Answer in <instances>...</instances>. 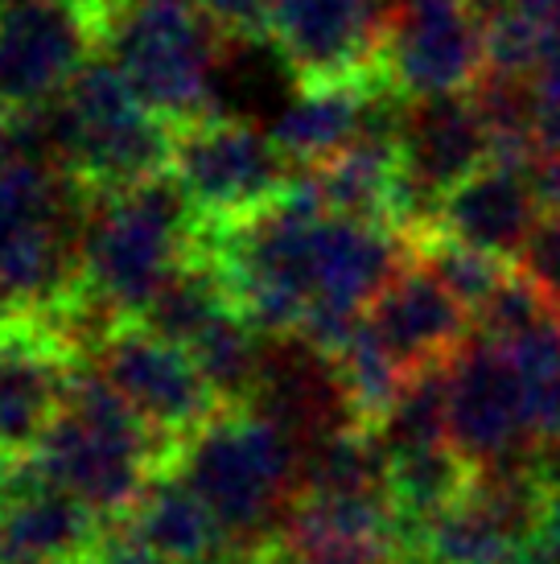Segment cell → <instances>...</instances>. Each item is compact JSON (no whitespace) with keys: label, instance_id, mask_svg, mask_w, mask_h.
<instances>
[{"label":"cell","instance_id":"obj_1","mask_svg":"<svg viewBox=\"0 0 560 564\" xmlns=\"http://www.w3.org/2000/svg\"><path fill=\"white\" fill-rule=\"evenodd\" d=\"M25 462L99 519H125L157 474L173 466V445L140 421L95 362L78 359L63 412Z\"/></svg>","mask_w":560,"mask_h":564},{"label":"cell","instance_id":"obj_2","mask_svg":"<svg viewBox=\"0 0 560 564\" xmlns=\"http://www.w3.org/2000/svg\"><path fill=\"white\" fill-rule=\"evenodd\" d=\"M301 457L305 445L297 433L265 408L239 404L223 408L215 421L182 441L170 470L203 495L231 552L265 556L301 495Z\"/></svg>","mask_w":560,"mask_h":564},{"label":"cell","instance_id":"obj_3","mask_svg":"<svg viewBox=\"0 0 560 564\" xmlns=\"http://www.w3.org/2000/svg\"><path fill=\"white\" fill-rule=\"evenodd\" d=\"M87 206L91 215L78 231V281L120 322H137L194 256L203 223L173 173Z\"/></svg>","mask_w":560,"mask_h":564},{"label":"cell","instance_id":"obj_4","mask_svg":"<svg viewBox=\"0 0 560 564\" xmlns=\"http://www.w3.org/2000/svg\"><path fill=\"white\" fill-rule=\"evenodd\" d=\"M173 132L104 50L58 95V165L87 203L170 173Z\"/></svg>","mask_w":560,"mask_h":564},{"label":"cell","instance_id":"obj_5","mask_svg":"<svg viewBox=\"0 0 560 564\" xmlns=\"http://www.w3.org/2000/svg\"><path fill=\"white\" fill-rule=\"evenodd\" d=\"M223 33L194 0H128L104 30V54L132 83L140 104L173 128L211 116Z\"/></svg>","mask_w":560,"mask_h":564},{"label":"cell","instance_id":"obj_6","mask_svg":"<svg viewBox=\"0 0 560 564\" xmlns=\"http://www.w3.org/2000/svg\"><path fill=\"white\" fill-rule=\"evenodd\" d=\"M170 173L186 189L203 227H223L260 210L297 182V165L260 128L231 116H203L173 132Z\"/></svg>","mask_w":560,"mask_h":564},{"label":"cell","instance_id":"obj_7","mask_svg":"<svg viewBox=\"0 0 560 564\" xmlns=\"http://www.w3.org/2000/svg\"><path fill=\"white\" fill-rule=\"evenodd\" d=\"M91 362L111 379V388L125 395L140 421L161 441H170L173 454L223 412L194 355L144 322H116L108 338L95 346Z\"/></svg>","mask_w":560,"mask_h":564},{"label":"cell","instance_id":"obj_8","mask_svg":"<svg viewBox=\"0 0 560 564\" xmlns=\"http://www.w3.org/2000/svg\"><path fill=\"white\" fill-rule=\"evenodd\" d=\"M104 50V25L71 0H0V116L58 99Z\"/></svg>","mask_w":560,"mask_h":564},{"label":"cell","instance_id":"obj_9","mask_svg":"<svg viewBox=\"0 0 560 564\" xmlns=\"http://www.w3.org/2000/svg\"><path fill=\"white\" fill-rule=\"evenodd\" d=\"M400 165L405 186L396 227L408 239H420L437 227L441 198L491 165V132L470 91L408 99L400 124Z\"/></svg>","mask_w":560,"mask_h":564},{"label":"cell","instance_id":"obj_10","mask_svg":"<svg viewBox=\"0 0 560 564\" xmlns=\"http://www.w3.org/2000/svg\"><path fill=\"white\" fill-rule=\"evenodd\" d=\"M396 0H265V37L301 83L384 70Z\"/></svg>","mask_w":560,"mask_h":564},{"label":"cell","instance_id":"obj_11","mask_svg":"<svg viewBox=\"0 0 560 564\" xmlns=\"http://www.w3.org/2000/svg\"><path fill=\"white\" fill-rule=\"evenodd\" d=\"M450 388V441L474 466H498L540 454L531 437L528 388L503 346L470 334L445 362Z\"/></svg>","mask_w":560,"mask_h":564},{"label":"cell","instance_id":"obj_12","mask_svg":"<svg viewBox=\"0 0 560 564\" xmlns=\"http://www.w3.org/2000/svg\"><path fill=\"white\" fill-rule=\"evenodd\" d=\"M384 66L405 99L470 91L486 70L483 21L470 0H396Z\"/></svg>","mask_w":560,"mask_h":564},{"label":"cell","instance_id":"obj_13","mask_svg":"<svg viewBox=\"0 0 560 564\" xmlns=\"http://www.w3.org/2000/svg\"><path fill=\"white\" fill-rule=\"evenodd\" d=\"M78 355L46 314L0 322V445L25 457L63 412Z\"/></svg>","mask_w":560,"mask_h":564},{"label":"cell","instance_id":"obj_14","mask_svg":"<svg viewBox=\"0 0 560 564\" xmlns=\"http://www.w3.org/2000/svg\"><path fill=\"white\" fill-rule=\"evenodd\" d=\"M87 502L37 478L17 457L0 478V564H78L104 540Z\"/></svg>","mask_w":560,"mask_h":564},{"label":"cell","instance_id":"obj_15","mask_svg":"<svg viewBox=\"0 0 560 564\" xmlns=\"http://www.w3.org/2000/svg\"><path fill=\"white\" fill-rule=\"evenodd\" d=\"M363 322L405 371L450 362L474 329L470 326V310L437 281L433 268L424 264L417 251L384 284V293L367 305Z\"/></svg>","mask_w":560,"mask_h":564},{"label":"cell","instance_id":"obj_16","mask_svg":"<svg viewBox=\"0 0 560 564\" xmlns=\"http://www.w3.org/2000/svg\"><path fill=\"white\" fill-rule=\"evenodd\" d=\"M408 260H412V239L405 231H396L388 223L322 210L310 243V305L367 317V305L384 293V284Z\"/></svg>","mask_w":560,"mask_h":564},{"label":"cell","instance_id":"obj_17","mask_svg":"<svg viewBox=\"0 0 560 564\" xmlns=\"http://www.w3.org/2000/svg\"><path fill=\"white\" fill-rule=\"evenodd\" d=\"M388 95H396L388 66L371 75H351V79L301 83L297 99L280 108L268 137L297 170H313L334 153L351 149L371 128L375 111Z\"/></svg>","mask_w":560,"mask_h":564},{"label":"cell","instance_id":"obj_18","mask_svg":"<svg viewBox=\"0 0 560 564\" xmlns=\"http://www.w3.org/2000/svg\"><path fill=\"white\" fill-rule=\"evenodd\" d=\"M540 215L545 210L536 203L528 173L486 165L441 198L433 231L478 251H491L498 260H515Z\"/></svg>","mask_w":560,"mask_h":564},{"label":"cell","instance_id":"obj_19","mask_svg":"<svg viewBox=\"0 0 560 564\" xmlns=\"http://www.w3.org/2000/svg\"><path fill=\"white\" fill-rule=\"evenodd\" d=\"M120 523H128L132 535H140L165 564L206 561L227 544L215 511L177 470L157 474L149 490L140 495V502Z\"/></svg>","mask_w":560,"mask_h":564},{"label":"cell","instance_id":"obj_20","mask_svg":"<svg viewBox=\"0 0 560 564\" xmlns=\"http://www.w3.org/2000/svg\"><path fill=\"white\" fill-rule=\"evenodd\" d=\"M470 482H474V462L453 441L388 457V495L400 528H420L441 511H450L457 499H466Z\"/></svg>","mask_w":560,"mask_h":564},{"label":"cell","instance_id":"obj_21","mask_svg":"<svg viewBox=\"0 0 560 564\" xmlns=\"http://www.w3.org/2000/svg\"><path fill=\"white\" fill-rule=\"evenodd\" d=\"M334 371H338L343 395H346V404H351V416H355V424L367 429V433L388 416L391 404L405 392L408 376H412V371H405V367L379 346V338L367 329V322H363L355 338L334 355Z\"/></svg>","mask_w":560,"mask_h":564},{"label":"cell","instance_id":"obj_22","mask_svg":"<svg viewBox=\"0 0 560 564\" xmlns=\"http://www.w3.org/2000/svg\"><path fill=\"white\" fill-rule=\"evenodd\" d=\"M371 433H375V441H379V449H384L388 457L450 441V388H445V362L412 371L405 383V392H400V400L391 404V412L375 424Z\"/></svg>","mask_w":560,"mask_h":564},{"label":"cell","instance_id":"obj_23","mask_svg":"<svg viewBox=\"0 0 560 564\" xmlns=\"http://www.w3.org/2000/svg\"><path fill=\"white\" fill-rule=\"evenodd\" d=\"M412 251L433 268L437 281L445 284L470 314L495 293L498 284L511 276V268H507L511 260H498L491 251H478V248H470V243H457V239H450V236H437V231L412 239Z\"/></svg>","mask_w":560,"mask_h":564},{"label":"cell","instance_id":"obj_24","mask_svg":"<svg viewBox=\"0 0 560 564\" xmlns=\"http://www.w3.org/2000/svg\"><path fill=\"white\" fill-rule=\"evenodd\" d=\"M548 314H557V310H552L519 272H511V276L498 284L495 293L470 314V326H474L470 334H478V338H486V343H495V346H507L511 338H519L524 329H531L536 322H545Z\"/></svg>","mask_w":560,"mask_h":564},{"label":"cell","instance_id":"obj_25","mask_svg":"<svg viewBox=\"0 0 560 564\" xmlns=\"http://www.w3.org/2000/svg\"><path fill=\"white\" fill-rule=\"evenodd\" d=\"M515 272L560 314V210H545L511 260Z\"/></svg>","mask_w":560,"mask_h":564},{"label":"cell","instance_id":"obj_26","mask_svg":"<svg viewBox=\"0 0 560 564\" xmlns=\"http://www.w3.org/2000/svg\"><path fill=\"white\" fill-rule=\"evenodd\" d=\"M536 104H540V120H536L540 149L560 153V42H552L545 66L536 70Z\"/></svg>","mask_w":560,"mask_h":564},{"label":"cell","instance_id":"obj_27","mask_svg":"<svg viewBox=\"0 0 560 564\" xmlns=\"http://www.w3.org/2000/svg\"><path fill=\"white\" fill-rule=\"evenodd\" d=\"M223 37H265V0H194Z\"/></svg>","mask_w":560,"mask_h":564},{"label":"cell","instance_id":"obj_28","mask_svg":"<svg viewBox=\"0 0 560 564\" xmlns=\"http://www.w3.org/2000/svg\"><path fill=\"white\" fill-rule=\"evenodd\" d=\"M83 564H165V561L140 535H132V528L125 523V528L104 532V540L95 544V552Z\"/></svg>","mask_w":560,"mask_h":564},{"label":"cell","instance_id":"obj_29","mask_svg":"<svg viewBox=\"0 0 560 564\" xmlns=\"http://www.w3.org/2000/svg\"><path fill=\"white\" fill-rule=\"evenodd\" d=\"M511 564H560V495H552L540 528L519 544Z\"/></svg>","mask_w":560,"mask_h":564},{"label":"cell","instance_id":"obj_30","mask_svg":"<svg viewBox=\"0 0 560 564\" xmlns=\"http://www.w3.org/2000/svg\"><path fill=\"white\" fill-rule=\"evenodd\" d=\"M528 182L536 189L540 210H560V153H540L528 170Z\"/></svg>","mask_w":560,"mask_h":564},{"label":"cell","instance_id":"obj_31","mask_svg":"<svg viewBox=\"0 0 560 564\" xmlns=\"http://www.w3.org/2000/svg\"><path fill=\"white\" fill-rule=\"evenodd\" d=\"M71 4H78L83 13H91L95 21H99V25L108 30V21H111L116 13H120V9H125L128 0H71Z\"/></svg>","mask_w":560,"mask_h":564},{"label":"cell","instance_id":"obj_32","mask_svg":"<svg viewBox=\"0 0 560 564\" xmlns=\"http://www.w3.org/2000/svg\"><path fill=\"white\" fill-rule=\"evenodd\" d=\"M540 470H545L548 486H552V495H560V441H557V445H545V449H540Z\"/></svg>","mask_w":560,"mask_h":564},{"label":"cell","instance_id":"obj_33","mask_svg":"<svg viewBox=\"0 0 560 564\" xmlns=\"http://www.w3.org/2000/svg\"><path fill=\"white\" fill-rule=\"evenodd\" d=\"M17 457L9 454V449H4V445H0V478H4V470H9V466H13Z\"/></svg>","mask_w":560,"mask_h":564}]
</instances>
